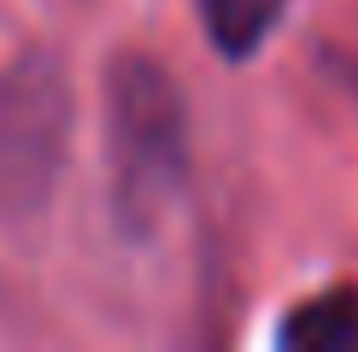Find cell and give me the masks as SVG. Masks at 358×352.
<instances>
[{
    "label": "cell",
    "mask_w": 358,
    "mask_h": 352,
    "mask_svg": "<svg viewBox=\"0 0 358 352\" xmlns=\"http://www.w3.org/2000/svg\"><path fill=\"white\" fill-rule=\"evenodd\" d=\"M106 194L124 235H153L188 182V100L153 53H112L100 77Z\"/></svg>",
    "instance_id": "6da1fadb"
},
{
    "label": "cell",
    "mask_w": 358,
    "mask_h": 352,
    "mask_svg": "<svg viewBox=\"0 0 358 352\" xmlns=\"http://www.w3.org/2000/svg\"><path fill=\"white\" fill-rule=\"evenodd\" d=\"M77 88L53 47H18L0 65V223L48 212L71 159Z\"/></svg>",
    "instance_id": "7a4b0ae2"
},
{
    "label": "cell",
    "mask_w": 358,
    "mask_h": 352,
    "mask_svg": "<svg viewBox=\"0 0 358 352\" xmlns=\"http://www.w3.org/2000/svg\"><path fill=\"white\" fill-rule=\"evenodd\" d=\"M282 12H288V0H200L206 41H212L223 59H252L276 36Z\"/></svg>",
    "instance_id": "3957f363"
},
{
    "label": "cell",
    "mask_w": 358,
    "mask_h": 352,
    "mask_svg": "<svg viewBox=\"0 0 358 352\" xmlns=\"http://www.w3.org/2000/svg\"><path fill=\"white\" fill-rule=\"evenodd\" d=\"M282 346H311V352H341L358 346V293H323L306 300L282 323Z\"/></svg>",
    "instance_id": "277c9868"
}]
</instances>
